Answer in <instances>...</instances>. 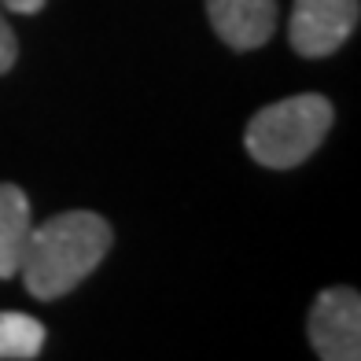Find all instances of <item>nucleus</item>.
Here are the masks:
<instances>
[{"instance_id":"1","label":"nucleus","mask_w":361,"mask_h":361,"mask_svg":"<svg viewBox=\"0 0 361 361\" xmlns=\"http://www.w3.org/2000/svg\"><path fill=\"white\" fill-rule=\"evenodd\" d=\"M111 221L92 210H63L34 225L23 247V284L34 299H63L100 266L111 251Z\"/></svg>"},{"instance_id":"2","label":"nucleus","mask_w":361,"mask_h":361,"mask_svg":"<svg viewBox=\"0 0 361 361\" xmlns=\"http://www.w3.org/2000/svg\"><path fill=\"white\" fill-rule=\"evenodd\" d=\"M336 118V107L328 96L317 92H299L288 100H276L262 107L247 122V155L258 166L269 170H295L302 166L321 147Z\"/></svg>"},{"instance_id":"3","label":"nucleus","mask_w":361,"mask_h":361,"mask_svg":"<svg viewBox=\"0 0 361 361\" xmlns=\"http://www.w3.org/2000/svg\"><path fill=\"white\" fill-rule=\"evenodd\" d=\"M357 15L361 0H295L288 41L302 59H324L350 41Z\"/></svg>"},{"instance_id":"4","label":"nucleus","mask_w":361,"mask_h":361,"mask_svg":"<svg viewBox=\"0 0 361 361\" xmlns=\"http://www.w3.org/2000/svg\"><path fill=\"white\" fill-rule=\"evenodd\" d=\"M310 347L321 361H361V299L354 288H328L310 306Z\"/></svg>"},{"instance_id":"5","label":"nucleus","mask_w":361,"mask_h":361,"mask_svg":"<svg viewBox=\"0 0 361 361\" xmlns=\"http://www.w3.org/2000/svg\"><path fill=\"white\" fill-rule=\"evenodd\" d=\"M207 15L233 52H255L276 30V0H207Z\"/></svg>"},{"instance_id":"6","label":"nucleus","mask_w":361,"mask_h":361,"mask_svg":"<svg viewBox=\"0 0 361 361\" xmlns=\"http://www.w3.org/2000/svg\"><path fill=\"white\" fill-rule=\"evenodd\" d=\"M34 221H30V200L19 185H0V281L19 273L23 247Z\"/></svg>"},{"instance_id":"7","label":"nucleus","mask_w":361,"mask_h":361,"mask_svg":"<svg viewBox=\"0 0 361 361\" xmlns=\"http://www.w3.org/2000/svg\"><path fill=\"white\" fill-rule=\"evenodd\" d=\"M44 347V324L30 314L0 310V357L11 361H30Z\"/></svg>"},{"instance_id":"8","label":"nucleus","mask_w":361,"mask_h":361,"mask_svg":"<svg viewBox=\"0 0 361 361\" xmlns=\"http://www.w3.org/2000/svg\"><path fill=\"white\" fill-rule=\"evenodd\" d=\"M19 59V41H15V30L8 26L4 11H0V74H8Z\"/></svg>"},{"instance_id":"9","label":"nucleus","mask_w":361,"mask_h":361,"mask_svg":"<svg viewBox=\"0 0 361 361\" xmlns=\"http://www.w3.org/2000/svg\"><path fill=\"white\" fill-rule=\"evenodd\" d=\"M0 8L19 11V15H37L44 8V0H0Z\"/></svg>"}]
</instances>
